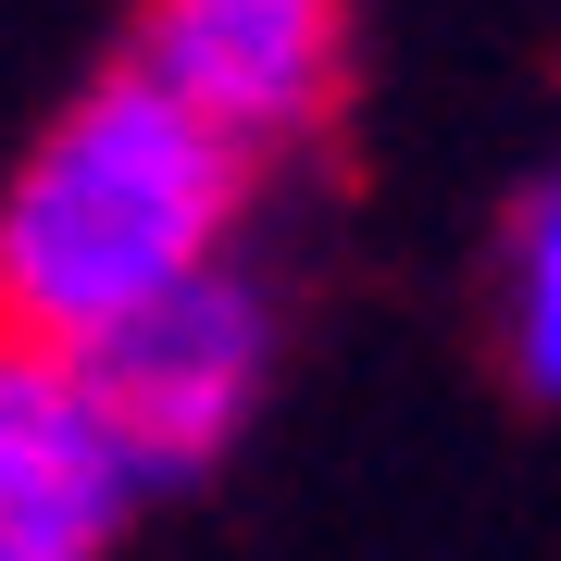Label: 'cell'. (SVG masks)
Segmentation results:
<instances>
[{
  "label": "cell",
  "instance_id": "obj_1",
  "mask_svg": "<svg viewBox=\"0 0 561 561\" xmlns=\"http://www.w3.org/2000/svg\"><path fill=\"white\" fill-rule=\"evenodd\" d=\"M250 201V150L201 125L175 88L113 62L0 187V324L50 350H101L175 287H201Z\"/></svg>",
  "mask_w": 561,
  "mask_h": 561
},
{
  "label": "cell",
  "instance_id": "obj_2",
  "mask_svg": "<svg viewBox=\"0 0 561 561\" xmlns=\"http://www.w3.org/2000/svg\"><path fill=\"white\" fill-rule=\"evenodd\" d=\"M88 375H101L113 424L138 437L150 500H175V486H201L213 461L250 437L262 387H275V300H262L238 262H213L201 287H175V300L138 312L125 337H101Z\"/></svg>",
  "mask_w": 561,
  "mask_h": 561
},
{
  "label": "cell",
  "instance_id": "obj_3",
  "mask_svg": "<svg viewBox=\"0 0 561 561\" xmlns=\"http://www.w3.org/2000/svg\"><path fill=\"white\" fill-rule=\"evenodd\" d=\"M138 512H150V474L88 350L0 324V561H113Z\"/></svg>",
  "mask_w": 561,
  "mask_h": 561
},
{
  "label": "cell",
  "instance_id": "obj_4",
  "mask_svg": "<svg viewBox=\"0 0 561 561\" xmlns=\"http://www.w3.org/2000/svg\"><path fill=\"white\" fill-rule=\"evenodd\" d=\"M125 62L262 162L300 125H324V101H337L350 0H138Z\"/></svg>",
  "mask_w": 561,
  "mask_h": 561
},
{
  "label": "cell",
  "instance_id": "obj_5",
  "mask_svg": "<svg viewBox=\"0 0 561 561\" xmlns=\"http://www.w3.org/2000/svg\"><path fill=\"white\" fill-rule=\"evenodd\" d=\"M512 387L561 400V175L512 225Z\"/></svg>",
  "mask_w": 561,
  "mask_h": 561
}]
</instances>
